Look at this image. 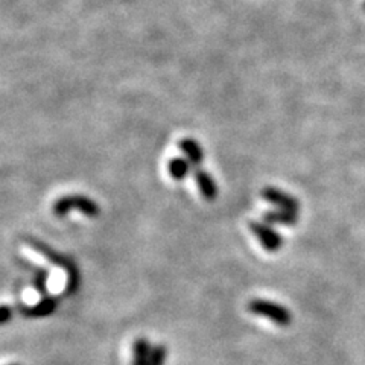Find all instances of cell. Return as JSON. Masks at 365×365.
I'll list each match as a JSON object with an SVG mask.
<instances>
[{
    "mask_svg": "<svg viewBox=\"0 0 365 365\" xmlns=\"http://www.w3.org/2000/svg\"><path fill=\"white\" fill-rule=\"evenodd\" d=\"M9 365H18V364H9Z\"/></svg>",
    "mask_w": 365,
    "mask_h": 365,
    "instance_id": "15",
    "label": "cell"
},
{
    "mask_svg": "<svg viewBox=\"0 0 365 365\" xmlns=\"http://www.w3.org/2000/svg\"><path fill=\"white\" fill-rule=\"evenodd\" d=\"M167 172H169L174 180L181 181L191 172V162L183 157H175L167 163Z\"/></svg>",
    "mask_w": 365,
    "mask_h": 365,
    "instance_id": "11",
    "label": "cell"
},
{
    "mask_svg": "<svg viewBox=\"0 0 365 365\" xmlns=\"http://www.w3.org/2000/svg\"><path fill=\"white\" fill-rule=\"evenodd\" d=\"M153 347L146 338H137L133 344V364L131 365H149V354Z\"/></svg>",
    "mask_w": 365,
    "mask_h": 365,
    "instance_id": "10",
    "label": "cell"
},
{
    "mask_svg": "<svg viewBox=\"0 0 365 365\" xmlns=\"http://www.w3.org/2000/svg\"><path fill=\"white\" fill-rule=\"evenodd\" d=\"M27 245L31 248H34L35 251H39L43 257L48 259L51 264L57 265L60 268H63L65 273H68V285H65V295H72L77 293V289L79 286V271L75 265V262L72 259H69L68 256H63L60 252L55 251L53 248H51L49 245H46L44 242L39 241V239H26Z\"/></svg>",
    "mask_w": 365,
    "mask_h": 365,
    "instance_id": "1",
    "label": "cell"
},
{
    "mask_svg": "<svg viewBox=\"0 0 365 365\" xmlns=\"http://www.w3.org/2000/svg\"><path fill=\"white\" fill-rule=\"evenodd\" d=\"M53 214L55 217H65L70 210H78L89 218H96L101 213L98 203L93 201L86 195H65L53 204Z\"/></svg>",
    "mask_w": 365,
    "mask_h": 365,
    "instance_id": "2",
    "label": "cell"
},
{
    "mask_svg": "<svg viewBox=\"0 0 365 365\" xmlns=\"http://www.w3.org/2000/svg\"><path fill=\"white\" fill-rule=\"evenodd\" d=\"M9 318H11V309H9V307L5 305V306H2V320H0V323L6 324Z\"/></svg>",
    "mask_w": 365,
    "mask_h": 365,
    "instance_id": "14",
    "label": "cell"
},
{
    "mask_svg": "<svg viewBox=\"0 0 365 365\" xmlns=\"http://www.w3.org/2000/svg\"><path fill=\"white\" fill-rule=\"evenodd\" d=\"M248 229L252 235L257 236L260 241V245L264 247L267 251L274 252L278 251L283 245V238L278 233L269 227V224L264 221H251L248 222Z\"/></svg>",
    "mask_w": 365,
    "mask_h": 365,
    "instance_id": "4",
    "label": "cell"
},
{
    "mask_svg": "<svg viewBox=\"0 0 365 365\" xmlns=\"http://www.w3.org/2000/svg\"><path fill=\"white\" fill-rule=\"evenodd\" d=\"M260 196L265 201L277 205V207L282 209V210L298 213V209H300V203H298L297 198H294L293 195H289L283 191L277 189V187H271V186L265 187V189L260 192Z\"/></svg>",
    "mask_w": 365,
    "mask_h": 365,
    "instance_id": "5",
    "label": "cell"
},
{
    "mask_svg": "<svg viewBox=\"0 0 365 365\" xmlns=\"http://www.w3.org/2000/svg\"><path fill=\"white\" fill-rule=\"evenodd\" d=\"M55 309H57V300L53 297H44L32 307L20 306V312L27 318H41L55 312Z\"/></svg>",
    "mask_w": 365,
    "mask_h": 365,
    "instance_id": "8",
    "label": "cell"
},
{
    "mask_svg": "<svg viewBox=\"0 0 365 365\" xmlns=\"http://www.w3.org/2000/svg\"><path fill=\"white\" fill-rule=\"evenodd\" d=\"M179 149L186 155L187 160L191 162V165L198 167L203 163V160H204L203 148L195 139H191V137L181 139L179 142Z\"/></svg>",
    "mask_w": 365,
    "mask_h": 365,
    "instance_id": "7",
    "label": "cell"
},
{
    "mask_svg": "<svg viewBox=\"0 0 365 365\" xmlns=\"http://www.w3.org/2000/svg\"><path fill=\"white\" fill-rule=\"evenodd\" d=\"M262 219L267 224H282V226H295L298 222V213L288 210H271L262 214Z\"/></svg>",
    "mask_w": 365,
    "mask_h": 365,
    "instance_id": "9",
    "label": "cell"
},
{
    "mask_svg": "<svg viewBox=\"0 0 365 365\" xmlns=\"http://www.w3.org/2000/svg\"><path fill=\"white\" fill-rule=\"evenodd\" d=\"M31 268H32V271H34V280H32V283H34V286L37 288V291H39L40 294H46V291H48V277H49V274H48V271H44V269H41V268H39V269H35V267H32L31 265Z\"/></svg>",
    "mask_w": 365,
    "mask_h": 365,
    "instance_id": "12",
    "label": "cell"
},
{
    "mask_svg": "<svg viewBox=\"0 0 365 365\" xmlns=\"http://www.w3.org/2000/svg\"><path fill=\"white\" fill-rule=\"evenodd\" d=\"M193 177H195L196 186H198V189L201 192L203 198L205 201H214V200H217L218 187H217V183H214V180L212 179V175L207 171L201 169V167H196Z\"/></svg>",
    "mask_w": 365,
    "mask_h": 365,
    "instance_id": "6",
    "label": "cell"
},
{
    "mask_svg": "<svg viewBox=\"0 0 365 365\" xmlns=\"http://www.w3.org/2000/svg\"><path fill=\"white\" fill-rule=\"evenodd\" d=\"M167 350L165 345H155L153 347L151 354H149V365H165Z\"/></svg>",
    "mask_w": 365,
    "mask_h": 365,
    "instance_id": "13",
    "label": "cell"
},
{
    "mask_svg": "<svg viewBox=\"0 0 365 365\" xmlns=\"http://www.w3.org/2000/svg\"><path fill=\"white\" fill-rule=\"evenodd\" d=\"M247 309L255 315L264 316L267 320L273 321L277 326L286 327L293 323V314L282 305L271 300H264V298H255L247 305Z\"/></svg>",
    "mask_w": 365,
    "mask_h": 365,
    "instance_id": "3",
    "label": "cell"
},
{
    "mask_svg": "<svg viewBox=\"0 0 365 365\" xmlns=\"http://www.w3.org/2000/svg\"><path fill=\"white\" fill-rule=\"evenodd\" d=\"M364 8H365V4H364Z\"/></svg>",
    "mask_w": 365,
    "mask_h": 365,
    "instance_id": "16",
    "label": "cell"
}]
</instances>
